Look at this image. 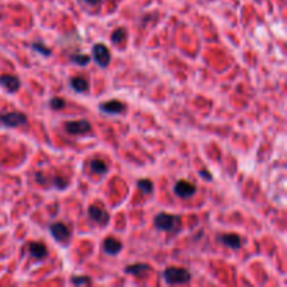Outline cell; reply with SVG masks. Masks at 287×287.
<instances>
[{
    "mask_svg": "<svg viewBox=\"0 0 287 287\" xmlns=\"http://www.w3.org/2000/svg\"><path fill=\"white\" fill-rule=\"evenodd\" d=\"M154 226L160 231H168V233H178L181 230L182 221L179 216L168 215V213H158L154 217Z\"/></svg>",
    "mask_w": 287,
    "mask_h": 287,
    "instance_id": "1",
    "label": "cell"
},
{
    "mask_svg": "<svg viewBox=\"0 0 287 287\" xmlns=\"http://www.w3.org/2000/svg\"><path fill=\"white\" fill-rule=\"evenodd\" d=\"M161 276L167 285H186L191 282V273L189 270L183 268H167Z\"/></svg>",
    "mask_w": 287,
    "mask_h": 287,
    "instance_id": "2",
    "label": "cell"
},
{
    "mask_svg": "<svg viewBox=\"0 0 287 287\" xmlns=\"http://www.w3.org/2000/svg\"><path fill=\"white\" fill-rule=\"evenodd\" d=\"M0 123L6 128H18L24 126L28 123V118L26 113L20 111H13V112L0 113Z\"/></svg>",
    "mask_w": 287,
    "mask_h": 287,
    "instance_id": "3",
    "label": "cell"
},
{
    "mask_svg": "<svg viewBox=\"0 0 287 287\" xmlns=\"http://www.w3.org/2000/svg\"><path fill=\"white\" fill-rule=\"evenodd\" d=\"M49 233L55 238V241H58L59 244L68 245L72 240V231L69 227L63 223H52L49 226Z\"/></svg>",
    "mask_w": 287,
    "mask_h": 287,
    "instance_id": "4",
    "label": "cell"
},
{
    "mask_svg": "<svg viewBox=\"0 0 287 287\" xmlns=\"http://www.w3.org/2000/svg\"><path fill=\"white\" fill-rule=\"evenodd\" d=\"M65 131L73 136H80L86 135L91 131V123L87 119H77V121H68L65 122Z\"/></svg>",
    "mask_w": 287,
    "mask_h": 287,
    "instance_id": "5",
    "label": "cell"
},
{
    "mask_svg": "<svg viewBox=\"0 0 287 287\" xmlns=\"http://www.w3.org/2000/svg\"><path fill=\"white\" fill-rule=\"evenodd\" d=\"M91 52H93V59L100 68H103V69L108 68L109 62H111V52L104 44H96L93 46Z\"/></svg>",
    "mask_w": 287,
    "mask_h": 287,
    "instance_id": "6",
    "label": "cell"
},
{
    "mask_svg": "<svg viewBox=\"0 0 287 287\" xmlns=\"http://www.w3.org/2000/svg\"><path fill=\"white\" fill-rule=\"evenodd\" d=\"M174 193L178 198H182V199H188L192 198L195 193H196V186L189 181H178L174 185Z\"/></svg>",
    "mask_w": 287,
    "mask_h": 287,
    "instance_id": "7",
    "label": "cell"
},
{
    "mask_svg": "<svg viewBox=\"0 0 287 287\" xmlns=\"http://www.w3.org/2000/svg\"><path fill=\"white\" fill-rule=\"evenodd\" d=\"M0 86L4 88L7 93L13 94V93H17L20 87H21V80L17 76H13V74H1L0 76Z\"/></svg>",
    "mask_w": 287,
    "mask_h": 287,
    "instance_id": "8",
    "label": "cell"
},
{
    "mask_svg": "<svg viewBox=\"0 0 287 287\" xmlns=\"http://www.w3.org/2000/svg\"><path fill=\"white\" fill-rule=\"evenodd\" d=\"M88 216H90V218L93 221H96L97 224H100V226H107L108 221H109V215L103 208L96 206V205H91L88 208Z\"/></svg>",
    "mask_w": 287,
    "mask_h": 287,
    "instance_id": "9",
    "label": "cell"
},
{
    "mask_svg": "<svg viewBox=\"0 0 287 287\" xmlns=\"http://www.w3.org/2000/svg\"><path fill=\"white\" fill-rule=\"evenodd\" d=\"M100 111L107 115H119L125 111V104L118 100H111L100 105Z\"/></svg>",
    "mask_w": 287,
    "mask_h": 287,
    "instance_id": "10",
    "label": "cell"
},
{
    "mask_svg": "<svg viewBox=\"0 0 287 287\" xmlns=\"http://www.w3.org/2000/svg\"><path fill=\"white\" fill-rule=\"evenodd\" d=\"M217 241L221 244V245H224L227 248H231V250H240L241 245H243V241H241L240 235L234 234V233H231V234L218 235Z\"/></svg>",
    "mask_w": 287,
    "mask_h": 287,
    "instance_id": "11",
    "label": "cell"
},
{
    "mask_svg": "<svg viewBox=\"0 0 287 287\" xmlns=\"http://www.w3.org/2000/svg\"><path fill=\"white\" fill-rule=\"evenodd\" d=\"M28 252L35 259H44L48 256V248L44 243L33 241V243L28 244Z\"/></svg>",
    "mask_w": 287,
    "mask_h": 287,
    "instance_id": "12",
    "label": "cell"
},
{
    "mask_svg": "<svg viewBox=\"0 0 287 287\" xmlns=\"http://www.w3.org/2000/svg\"><path fill=\"white\" fill-rule=\"evenodd\" d=\"M122 250V243L121 241H118L116 238H113V237H108V238H105L104 243H103V251H104L107 255H116V253H119V251Z\"/></svg>",
    "mask_w": 287,
    "mask_h": 287,
    "instance_id": "13",
    "label": "cell"
},
{
    "mask_svg": "<svg viewBox=\"0 0 287 287\" xmlns=\"http://www.w3.org/2000/svg\"><path fill=\"white\" fill-rule=\"evenodd\" d=\"M72 90H74L76 93L80 94H84L88 91V81L87 78L81 77V76H76V77H72L69 81Z\"/></svg>",
    "mask_w": 287,
    "mask_h": 287,
    "instance_id": "14",
    "label": "cell"
},
{
    "mask_svg": "<svg viewBox=\"0 0 287 287\" xmlns=\"http://www.w3.org/2000/svg\"><path fill=\"white\" fill-rule=\"evenodd\" d=\"M151 269L150 268V265L147 263H133V265H129V266H126L125 268V273H128V275H133V276H140V275H143L144 272H148V270Z\"/></svg>",
    "mask_w": 287,
    "mask_h": 287,
    "instance_id": "15",
    "label": "cell"
},
{
    "mask_svg": "<svg viewBox=\"0 0 287 287\" xmlns=\"http://www.w3.org/2000/svg\"><path fill=\"white\" fill-rule=\"evenodd\" d=\"M90 170L97 175H105L108 171V166L105 164V161L96 158V160H91L90 161Z\"/></svg>",
    "mask_w": 287,
    "mask_h": 287,
    "instance_id": "16",
    "label": "cell"
},
{
    "mask_svg": "<svg viewBox=\"0 0 287 287\" xmlns=\"http://www.w3.org/2000/svg\"><path fill=\"white\" fill-rule=\"evenodd\" d=\"M70 61L78 65V66H87L88 63L91 62V58L88 55H83V53H74V55L70 56Z\"/></svg>",
    "mask_w": 287,
    "mask_h": 287,
    "instance_id": "17",
    "label": "cell"
},
{
    "mask_svg": "<svg viewBox=\"0 0 287 287\" xmlns=\"http://www.w3.org/2000/svg\"><path fill=\"white\" fill-rule=\"evenodd\" d=\"M138 186H139L140 192L143 195H150V193H153V191H154L153 182L150 179H139L138 181Z\"/></svg>",
    "mask_w": 287,
    "mask_h": 287,
    "instance_id": "18",
    "label": "cell"
},
{
    "mask_svg": "<svg viewBox=\"0 0 287 287\" xmlns=\"http://www.w3.org/2000/svg\"><path fill=\"white\" fill-rule=\"evenodd\" d=\"M125 39H126V31H125V28H116L112 33L111 41H112L113 45L122 44Z\"/></svg>",
    "mask_w": 287,
    "mask_h": 287,
    "instance_id": "19",
    "label": "cell"
},
{
    "mask_svg": "<svg viewBox=\"0 0 287 287\" xmlns=\"http://www.w3.org/2000/svg\"><path fill=\"white\" fill-rule=\"evenodd\" d=\"M31 48L34 49L35 52H38L39 55H42V56H51L52 55V51L48 48V46H45L41 41H38V42H34V44H31Z\"/></svg>",
    "mask_w": 287,
    "mask_h": 287,
    "instance_id": "20",
    "label": "cell"
},
{
    "mask_svg": "<svg viewBox=\"0 0 287 287\" xmlns=\"http://www.w3.org/2000/svg\"><path fill=\"white\" fill-rule=\"evenodd\" d=\"M70 283L74 286H84V285H91V279L86 275H80V276H72Z\"/></svg>",
    "mask_w": 287,
    "mask_h": 287,
    "instance_id": "21",
    "label": "cell"
},
{
    "mask_svg": "<svg viewBox=\"0 0 287 287\" xmlns=\"http://www.w3.org/2000/svg\"><path fill=\"white\" fill-rule=\"evenodd\" d=\"M49 107L55 109V111H61L65 107H66V101L61 98V97H53L52 100L49 101Z\"/></svg>",
    "mask_w": 287,
    "mask_h": 287,
    "instance_id": "22",
    "label": "cell"
},
{
    "mask_svg": "<svg viewBox=\"0 0 287 287\" xmlns=\"http://www.w3.org/2000/svg\"><path fill=\"white\" fill-rule=\"evenodd\" d=\"M52 183H53V186H56V188H58L59 191H62V189L68 188V185H69V181H68V179H65L63 177H53Z\"/></svg>",
    "mask_w": 287,
    "mask_h": 287,
    "instance_id": "23",
    "label": "cell"
},
{
    "mask_svg": "<svg viewBox=\"0 0 287 287\" xmlns=\"http://www.w3.org/2000/svg\"><path fill=\"white\" fill-rule=\"evenodd\" d=\"M35 181L38 183H41V185H46L48 183L44 173H35Z\"/></svg>",
    "mask_w": 287,
    "mask_h": 287,
    "instance_id": "24",
    "label": "cell"
},
{
    "mask_svg": "<svg viewBox=\"0 0 287 287\" xmlns=\"http://www.w3.org/2000/svg\"><path fill=\"white\" fill-rule=\"evenodd\" d=\"M199 175L205 179V181H212L213 179V177H212V173L209 171H206V170H200Z\"/></svg>",
    "mask_w": 287,
    "mask_h": 287,
    "instance_id": "25",
    "label": "cell"
},
{
    "mask_svg": "<svg viewBox=\"0 0 287 287\" xmlns=\"http://www.w3.org/2000/svg\"><path fill=\"white\" fill-rule=\"evenodd\" d=\"M84 3H87V4H90V6H98L103 0H83Z\"/></svg>",
    "mask_w": 287,
    "mask_h": 287,
    "instance_id": "26",
    "label": "cell"
}]
</instances>
